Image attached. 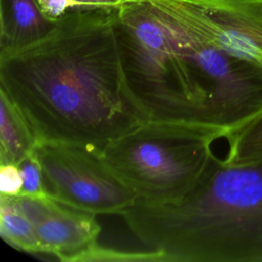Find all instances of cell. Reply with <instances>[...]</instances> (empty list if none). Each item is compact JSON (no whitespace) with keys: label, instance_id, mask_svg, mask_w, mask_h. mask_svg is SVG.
<instances>
[{"label":"cell","instance_id":"cell-4","mask_svg":"<svg viewBox=\"0 0 262 262\" xmlns=\"http://www.w3.org/2000/svg\"><path fill=\"white\" fill-rule=\"evenodd\" d=\"M220 138V131L202 125L147 121L107 142L101 156L138 201L176 203L200 181Z\"/></svg>","mask_w":262,"mask_h":262},{"label":"cell","instance_id":"cell-9","mask_svg":"<svg viewBox=\"0 0 262 262\" xmlns=\"http://www.w3.org/2000/svg\"><path fill=\"white\" fill-rule=\"evenodd\" d=\"M0 164L19 165L31 155L37 140L21 114L0 91Z\"/></svg>","mask_w":262,"mask_h":262},{"label":"cell","instance_id":"cell-8","mask_svg":"<svg viewBox=\"0 0 262 262\" xmlns=\"http://www.w3.org/2000/svg\"><path fill=\"white\" fill-rule=\"evenodd\" d=\"M57 21L42 10L37 0H0V53L40 41Z\"/></svg>","mask_w":262,"mask_h":262},{"label":"cell","instance_id":"cell-12","mask_svg":"<svg viewBox=\"0 0 262 262\" xmlns=\"http://www.w3.org/2000/svg\"><path fill=\"white\" fill-rule=\"evenodd\" d=\"M18 166L24 180L23 189L19 194L33 196L48 194L44 186L43 174L35 149Z\"/></svg>","mask_w":262,"mask_h":262},{"label":"cell","instance_id":"cell-15","mask_svg":"<svg viewBox=\"0 0 262 262\" xmlns=\"http://www.w3.org/2000/svg\"><path fill=\"white\" fill-rule=\"evenodd\" d=\"M75 8H118L123 5L119 0H72Z\"/></svg>","mask_w":262,"mask_h":262},{"label":"cell","instance_id":"cell-6","mask_svg":"<svg viewBox=\"0 0 262 262\" xmlns=\"http://www.w3.org/2000/svg\"><path fill=\"white\" fill-rule=\"evenodd\" d=\"M233 55L262 68V0H149Z\"/></svg>","mask_w":262,"mask_h":262},{"label":"cell","instance_id":"cell-5","mask_svg":"<svg viewBox=\"0 0 262 262\" xmlns=\"http://www.w3.org/2000/svg\"><path fill=\"white\" fill-rule=\"evenodd\" d=\"M35 154L46 192L59 202L95 215H119L137 200L95 145L44 141L37 143Z\"/></svg>","mask_w":262,"mask_h":262},{"label":"cell","instance_id":"cell-3","mask_svg":"<svg viewBox=\"0 0 262 262\" xmlns=\"http://www.w3.org/2000/svg\"><path fill=\"white\" fill-rule=\"evenodd\" d=\"M120 216L167 262H262V164L228 165L214 155L181 201L136 200Z\"/></svg>","mask_w":262,"mask_h":262},{"label":"cell","instance_id":"cell-14","mask_svg":"<svg viewBox=\"0 0 262 262\" xmlns=\"http://www.w3.org/2000/svg\"><path fill=\"white\" fill-rule=\"evenodd\" d=\"M42 10L51 18L58 19L75 8L72 0H37Z\"/></svg>","mask_w":262,"mask_h":262},{"label":"cell","instance_id":"cell-10","mask_svg":"<svg viewBox=\"0 0 262 262\" xmlns=\"http://www.w3.org/2000/svg\"><path fill=\"white\" fill-rule=\"evenodd\" d=\"M0 235L12 248L39 255V244L33 224L8 194L0 195Z\"/></svg>","mask_w":262,"mask_h":262},{"label":"cell","instance_id":"cell-7","mask_svg":"<svg viewBox=\"0 0 262 262\" xmlns=\"http://www.w3.org/2000/svg\"><path fill=\"white\" fill-rule=\"evenodd\" d=\"M11 199L33 224L39 254L74 262L98 244L101 226L97 215L67 205L49 194H16Z\"/></svg>","mask_w":262,"mask_h":262},{"label":"cell","instance_id":"cell-1","mask_svg":"<svg viewBox=\"0 0 262 262\" xmlns=\"http://www.w3.org/2000/svg\"><path fill=\"white\" fill-rule=\"evenodd\" d=\"M115 9H71L45 38L0 53V91L21 114L37 143L102 148L149 121L125 79Z\"/></svg>","mask_w":262,"mask_h":262},{"label":"cell","instance_id":"cell-2","mask_svg":"<svg viewBox=\"0 0 262 262\" xmlns=\"http://www.w3.org/2000/svg\"><path fill=\"white\" fill-rule=\"evenodd\" d=\"M126 82L149 121L183 122L224 138L262 112V68L149 0L115 9Z\"/></svg>","mask_w":262,"mask_h":262},{"label":"cell","instance_id":"cell-11","mask_svg":"<svg viewBox=\"0 0 262 262\" xmlns=\"http://www.w3.org/2000/svg\"><path fill=\"white\" fill-rule=\"evenodd\" d=\"M225 139L228 150L223 161L226 164L234 166L262 164V112Z\"/></svg>","mask_w":262,"mask_h":262},{"label":"cell","instance_id":"cell-13","mask_svg":"<svg viewBox=\"0 0 262 262\" xmlns=\"http://www.w3.org/2000/svg\"><path fill=\"white\" fill-rule=\"evenodd\" d=\"M23 175L16 164H0V192L1 194L16 195L23 189Z\"/></svg>","mask_w":262,"mask_h":262},{"label":"cell","instance_id":"cell-16","mask_svg":"<svg viewBox=\"0 0 262 262\" xmlns=\"http://www.w3.org/2000/svg\"><path fill=\"white\" fill-rule=\"evenodd\" d=\"M120 2H122L123 4L126 3H134V2H142V1H146V0H119Z\"/></svg>","mask_w":262,"mask_h":262}]
</instances>
